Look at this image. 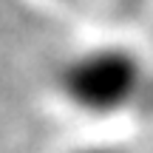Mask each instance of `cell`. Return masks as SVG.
I'll use <instances>...</instances> for the list:
<instances>
[{"instance_id":"obj_1","label":"cell","mask_w":153,"mask_h":153,"mask_svg":"<svg viewBox=\"0 0 153 153\" xmlns=\"http://www.w3.org/2000/svg\"><path fill=\"white\" fill-rule=\"evenodd\" d=\"M148 65L122 45H94L74 51L54 74L57 99L71 114L108 122L131 114L148 91Z\"/></svg>"},{"instance_id":"obj_2","label":"cell","mask_w":153,"mask_h":153,"mask_svg":"<svg viewBox=\"0 0 153 153\" xmlns=\"http://www.w3.org/2000/svg\"><path fill=\"white\" fill-rule=\"evenodd\" d=\"M65 153H133V150L114 145V142H88V145H76V148L65 150Z\"/></svg>"}]
</instances>
